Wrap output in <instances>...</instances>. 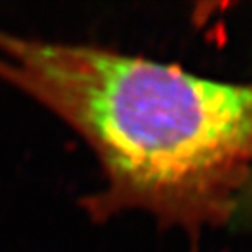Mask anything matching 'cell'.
<instances>
[{
    "instance_id": "1",
    "label": "cell",
    "mask_w": 252,
    "mask_h": 252,
    "mask_svg": "<svg viewBox=\"0 0 252 252\" xmlns=\"http://www.w3.org/2000/svg\"><path fill=\"white\" fill-rule=\"evenodd\" d=\"M0 79L67 122L107 172L95 210L223 221L252 172V84L0 32Z\"/></svg>"
}]
</instances>
